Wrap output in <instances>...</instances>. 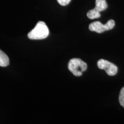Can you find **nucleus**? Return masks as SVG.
<instances>
[{"label": "nucleus", "mask_w": 124, "mask_h": 124, "mask_svg": "<svg viewBox=\"0 0 124 124\" xmlns=\"http://www.w3.org/2000/svg\"><path fill=\"white\" fill-rule=\"evenodd\" d=\"M98 67L100 69L104 70L107 74L110 76H114L118 72L117 67L111 62L105 59H100L97 62Z\"/></svg>", "instance_id": "nucleus-5"}, {"label": "nucleus", "mask_w": 124, "mask_h": 124, "mask_svg": "<svg viewBox=\"0 0 124 124\" xmlns=\"http://www.w3.org/2000/svg\"><path fill=\"white\" fill-rule=\"evenodd\" d=\"M119 102L120 105L124 108V86L121 90L119 95Z\"/></svg>", "instance_id": "nucleus-7"}, {"label": "nucleus", "mask_w": 124, "mask_h": 124, "mask_svg": "<svg viewBox=\"0 0 124 124\" xmlns=\"http://www.w3.org/2000/svg\"><path fill=\"white\" fill-rule=\"evenodd\" d=\"M71 0H57L58 2L62 6H66L70 4Z\"/></svg>", "instance_id": "nucleus-8"}, {"label": "nucleus", "mask_w": 124, "mask_h": 124, "mask_svg": "<svg viewBox=\"0 0 124 124\" xmlns=\"http://www.w3.org/2000/svg\"><path fill=\"white\" fill-rule=\"evenodd\" d=\"M108 8L106 0H95V8L89 10L87 13V16L90 19H95L101 17L100 12L105 10Z\"/></svg>", "instance_id": "nucleus-4"}, {"label": "nucleus", "mask_w": 124, "mask_h": 124, "mask_svg": "<svg viewBox=\"0 0 124 124\" xmlns=\"http://www.w3.org/2000/svg\"><path fill=\"white\" fill-rule=\"evenodd\" d=\"M115 26V22L113 20H108L106 24H103L100 21H95L89 25V29L91 31L95 32L98 33H103L106 31L112 29Z\"/></svg>", "instance_id": "nucleus-3"}, {"label": "nucleus", "mask_w": 124, "mask_h": 124, "mask_svg": "<svg viewBox=\"0 0 124 124\" xmlns=\"http://www.w3.org/2000/svg\"><path fill=\"white\" fill-rule=\"evenodd\" d=\"M9 59L7 54L0 49V66L7 67L9 64Z\"/></svg>", "instance_id": "nucleus-6"}, {"label": "nucleus", "mask_w": 124, "mask_h": 124, "mask_svg": "<svg viewBox=\"0 0 124 124\" xmlns=\"http://www.w3.org/2000/svg\"><path fill=\"white\" fill-rule=\"evenodd\" d=\"M68 69L76 77H80L82 72L87 70V64L80 59L73 58L68 63Z\"/></svg>", "instance_id": "nucleus-2"}, {"label": "nucleus", "mask_w": 124, "mask_h": 124, "mask_svg": "<svg viewBox=\"0 0 124 124\" xmlns=\"http://www.w3.org/2000/svg\"><path fill=\"white\" fill-rule=\"evenodd\" d=\"M49 33V29L46 23L39 21L35 27L28 34V37L31 40H42L47 38Z\"/></svg>", "instance_id": "nucleus-1"}]
</instances>
